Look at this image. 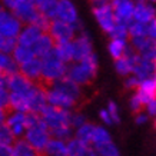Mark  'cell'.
Segmentation results:
<instances>
[{"label": "cell", "instance_id": "6da1fadb", "mask_svg": "<svg viewBox=\"0 0 156 156\" xmlns=\"http://www.w3.org/2000/svg\"><path fill=\"white\" fill-rule=\"evenodd\" d=\"M40 60H42V76H40V80L36 85L42 86V87H44L48 90L52 87L55 80L66 76L67 67H66V63H63L57 57L55 50L48 53L46 56H43Z\"/></svg>", "mask_w": 156, "mask_h": 156}, {"label": "cell", "instance_id": "7a4b0ae2", "mask_svg": "<svg viewBox=\"0 0 156 156\" xmlns=\"http://www.w3.org/2000/svg\"><path fill=\"white\" fill-rule=\"evenodd\" d=\"M96 72H98V59L93 53H90L83 60L69 67L66 76L77 85H89L95 79Z\"/></svg>", "mask_w": 156, "mask_h": 156}, {"label": "cell", "instance_id": "3957f363", "mask_svg": "<svg viewBox=\"0 0 156 156\" xmlns=\"http://www.w3.org/2000/svg\"><path fill=\"white\" fill-rule=\"evenodd\" d=\"M2 5L23 23L32 24L39 16V12L34 6V0H2Z\"/></svg>", "mask_w": 156, "mask_h": 156}, {"label": "cell", "instance_id": "277c9868", "mask_svg": "<svg viewBox=\"0 0 156 156\" xmlns=\"http://www.w3.org/2000/svg\"><path fill=\"white\" fill-rule=\"evenodd\" d=\"M70 112L67 109L56 108L52 105H46L43 110L40 112L43 122L46 123L49 129H55L59 126H65V125H70Z\"/></svg>", "mask_w": 156, "mask_h": 156}, {"label": "cell", "instance_id": "5b68a950", "mask_svg": "<svg viewBox=\"0 0 156 156\" xmlns=\"http://www.w3.org/2000/svg\"><path fill=\"white\" fill-rule=\"evenodd\" d=\"M24 139L37 152H42L44 149L46 143L50 139V133H49V128L46 126V123L43 122V119H40L36 125L26 129V137Z\"/></svg>", "mask_w": 156, "mask_h": 156}, {"label": "cell", "instance_id": "8992f818", "mask_svg": "<svg viewBox=\"0 0 156 156\" xmlns=\"http://www.w3.org/2000/svg\"><path fill=\"white\" fill-rule=\"evenodd\" d=\"M22 22L13 13H10L3 5H0V34L6 37H17Z\"/></svg>", "mask_w": 156, "mask_h": 156}, {"label": "cell", "instance_id": "52a82bcc", "mask_svg": "<svg viewBox=\"0 0 156 156\" xmlns=\"http://www.w3.org/2000/svg\"><path fill=\"white\" fill-rule=\"evenodd\" d=\"M6 87H9L10 92H13V93H19V95L27 98L32 93V90L34 89V83L29 80L20 72H17V73H13L6 77Z\"/></svg>", "mask_w": 156, "mask_h": 156}, {"label": "cell", "instance_id": "ba28073f", "mask_svg": "<svg viewBox=\"0 0 156 156\" xmlns=\"http://www.w3.org/2000/svg\"><path fill=\"white\" fill-rule=\"evenodd\" d=\"M93 14H95L98 23L100 24V27L103 29L106 33H110V30L115 27L116 24V17H115L113 6L110 3H105L102 6L93 7Z\"/></svg>", "mask_w": 156, "mask_h": 156}, {"label": "cell", "instance_id": "9c48e42d", "mask_svg": "<svg viewBox=\"0 0 156 156\" xmlns=\"http://www.w3.org/2000/svg\"><path fill=\"white\" fill-rule=\"evenodd\" d=\"M48 33L52 36L55 42H59V40H72L76 32L70 23L62 22L59 19H53L50 22V27H49Z\"/></svg>", "mask_w": 156, "mask_h": 156}, {"label": "cell", "instance_id": "30bf717a", "mask_svg": "<svg viewBox=\"0 0 156 156\" xmlns=\"http://www.w3.org/2000/svg\"><path fill=\"white\" fill-rule=\"evenodd\" d=\"M112 6H113L116 22L128 26L133 20L135 5H133L132 0H113V2H112Z\"/></svg>", "mask_w": 156, "mask_h": 156}, {"label": "cell", "instance_id": "8fae6325", "mask_svg": "<svg viewBox=\"0 0 156 156\" xmlns=\"http://www.w3.org/2000/svg\"><path fill=\"white\" fill-rule=\"evenodd\" d=\"M52 87L59 90V92H62V93H65V95H67L69 98H72V99L75 100V102H77V103H79V100H80V98H82V92H80L79 85L75 83L72 79H69L67 76H63L60 79L55 80Z\"/></svg>", "mask_w": 156, "mask_h": 156}, {"label": "cell", "instance_id": "7c38bea8", "mask_svg": "<svg viewBox=\"0 0 156 156\" xmlns=\"http://www.w3.org/2000/svg\"><path fill=\"white\" fill-rule=\"evenodd\" d=\"M73 43V60L80 62L85 57H87L92 52V42L86 32H82L80 36L76 39Z\"/></svg>", "mask_w": 156, "mask_h": 156}, {"label": "cell", "instance_id": "4fadbf2b", "mask_svg": "<svg viewBox=\"0 0 156 156\" xmlns=\"http://www.w3.org/2000/svg\"><path fill=\"white\" fill-rule=\"evenodd\" d=\"M62 22L73 24L77 20V12H76L75 5L72 3L70 0H59L56 7V17Z\"/></svg>", "mask_w": 156, "mask_h": 156}, {"label": "cell", "instance_id": "5bb4252c", "mask_svg": "<svg viewBox=\"0 0 156 156\" xmlns=\"http://www.w3.org/2000/svg\"><path fill=\"white\" fill-rule=\"evenodd\" d=\"M46 99H48L49 105L56 106V108L67 109V110L77 105V102H75L72 98H69L67 95L62 93V92H59V90L53 89V87H50V89L46 90Z\"/></svg>", "mask_w": 156, "mask_h": 156}, {"label": "cell", "instance_id": "9a60e30c", "mask_svg": "<svg viewBox=\"0 0 156 156\" xmlns=\"http://www.w3.org/2000/svg\"><path fill=\"white\" fill-rule=\"evenodd\" d=\"M155 69H156V63H155V62L146 60V59L140 57V55H139L136 63L133 65L132 73L136 76L139 80H145V79H151V77H153Z\"/></svg>", "mask_w": 156, "mask_h": 156}, {"label": "cell", "instance_id": "2e32d148", "mask_svg": "<svg viewBox=\"0 0 156 156\" xmlns=\"http://www.w3.org/2000/svg\"><path fill=\"white\" fill-rule=\"evenodd\" d=\"M20 73L24 75L29 80H32L33 83H37L40 80V76H42V60L34 56L29 62L20 65Z\"/></svg>", "mask_w": 156, "mask_h": 156}, {"label": "cell", "instance_id": "e0dca14e", "mask_svg": "<svg viewBox=\"0 0 156 156\" xmlns=\"http://www.w3.org/2000/svg\"><path fill=\"white\" fill-rule=\"evenodd\" d=\"M55 48V40L52 39V36L49 33H42L37 37V40L30 46L32 52L36 57H43L46 56L48 53H50Z\"/></svg>", "mask_w": 156, "mask_h": 156}, {"label": "cell", "instance_id": "ac0fdd59", "mask_svg": "<svg viewBox=\"0 0 156 156\" xmlns=\"http://www.w3.org/2000/svg\"><path fill=\"white\" fill-rule=\"evenodd\" d=\"M156 17V10L147 2H137L133 10V20L140 23H149L152 19Z\"/></svg>", "mask_w": 156, "mask_h": 156}, {"label": "cell", "instance_id": "d6986e66", "mask_svg": "<svg viewBox=\"0 0 156 156\" xmlns=\"http://www.w3.org/2000/svg\"><path fill=\"white\" fill-rule=\"evenodd\" d=\"M66 151H67V156H98L95 149H92L89 145H86L85 142L79 140L77 137L70 139L66 143Z\"/></svg>", "mask_w": 156, "mask_h": 156}, {"label": "cell", "instance_id": "ffe728a7", "mask_svg": "<svg viewBox=\"0 0 156 156\" xmlns=\"http://www.w3.org/2000/svg\"><path fill=\"white\" fill-rule=\"evenodd\" d=\"M6 123L7 126L12 129L14 136H20L23 130H26V126H24V122H26V113L23 112H10L7 116H6Z\"/></svg>", "mask_w": 156, "mask_h": 156}, {"label": "cell", "instance_id": "44dd1931", "mask_svg": "<svg viewBox=\"0 0 156 156\" xmlns=\"http://www.w3.org/2000/svg\"><path fill=\"white\" fill-rule=\"evenodd\" d=\"M136 95L139 96V99L142 100L143 106H145L149 100L156 98V83H155V80H153V77L140 80V83L137 86Z\"/></svg>", "mask_w": 156, "mask_h": 156}, {"label": "cell", "instance_id": "7402d4cb", "mask_svg": "<svg viewBox=\"0 0 156 156\" xmlns=\"http://www.w3.org/2000/svg\"><path fill=\"white\" fill-rule=\"evenodd\" d=\"M42 33H43L42 30H40L39 27H36L34 24H27L23 30H20L19 36H17V44L30 48V46L37 40V37Z\"/></svg>", "mask_w": 156, "mask_h": 156}, {"label": "cell", "instance_id": "603a6c76", "mask_svg": "<svg viewBox=\"0 0 156 156\" xmlns=\"http://www.w3.org/2000/svg\"><path fill=\"white\" fill-rule=\"evenodd\" d=\"M42 153L44 156H67L66 143H65V140L56 139V137L49 139V142L46 143Z\"/></svg>", "mask_w": 156, "mask_h": 156}, {"label": "cell", "instance_id": "cb8c5ba5", "mask_svg": "<svg viewBox=\"0 0 156 156\" xmlns=\"http://www.w3.org/2000/svg\"><path fill=\"white\" fill-rule=\"evenodd\" d=\"M53 50L63 63H69L73 60V43H72V40H59V42H56Z\"/></svg>", "mask_w": 156, "mask_h": 156}, {"label": "cell", "instance_id": "d4e9b609", "mask_svg": "<svg viewBox=\"0 0 156 156\" xmlns=\"http://www.w3.org/2000/svg\"><path fill=\"white\" fill-rule=\"evenodd\" d=\"M9 110L10 112H29V103L27 98L19 93H9Z\"/></svg>", "mask_w": 156, "mask_h": 156}, {"label": "cell", "instance_id": "484cf974", "mask_svg": "<svg viewBox=\"0 0 156 156\" xmlns=\"http://www.w3.org/2000/svg\"><path fill=\"white\" fill-rule=\"evenodd\" d=\"M13 156H40V152L36 151L26 139H19L14 142Z\"/></svg>", "mask_w": 156, "mask_h": 156}, {"label": "cell", "instance_id": "4316f807", "mask_svg": "<svg viewBox=\"0 0 156 156\" xmlns=\"http://www.w3.org/2000/svg\"><path fill=\"white\" fill-rule=\"evenodd\" d=\"M57 2L59 0H34V6L40 13L48 16L49 19H55L56 17Z\"/></svg>", "mask_w": 156, "mask_h": 156}, {"label": "cell", "instance_id": "83f0119b", "mask_svg": "<svg viewBox=\"0 0 156 156\" xmlns=\"http://www.w3.org/2000/svg\"><path fill=\"white\" fill-rule=\"evenodd\" d=\"M17 72H19V66L14 62V59H12L6 53L0 52V73L7 77V76L13 75V73H17Z\"/></svg>", "mask_w": 156, "mask_h": 156}, {"label": "cell", "instance_id": "f1b7e54d", "mask_svg": "<svg viewBox=\"0 0 156 156\" xmlns=\"http://www.w3.org/2000/svg\"><path fill=\"white\" fill-rule=\"evenodd\" d=\"M34 55L32 52V49L27 46H22V44H16V48L13 50V59L17 65H23L30 59H33Z\"/></svg>", "mask_w": 156, "mask_h": 156}, {"label": "cell", "instance_id": "f546056e", "mask_svg": "<svg viewBox=\"0 0 156 156\" xmlns=\"http://www.w3.org/2000/svg\"><path fill=\"white\" fill-rule=\"evenodd\" d=\"M126 40H122V39H112L110 43H109V53H110V56L113 57L115 60L119 59V57H122L125 55V50H126Z\"/></svg>", "mask_w": 156, "mask_h": 156}, {"label": "cell", "instance_id": "4dcf8cb0", "mask_svg": "<svg viewBox=\"0 0 156 156\" xmlns=\"http://www.w3.org/2000/svg\"><path fill=\"white\" fill-rule=\"evenodd\" d=\"M93 129H95V126H93L92 123L85 122L82 126L77 128V135H76V137H77L79 140H82V142H85L86 145H89V143H92Z\"/></svg>", "mask_w": 156, "mask_h": 156}, {"label": "cell", "instance_id": "1f68e13d", "mask_svg": "<svg viewBox=\"0 0 156 156\" xmlns=\"http://www.w3.org/2000/svg\"><path fill=\"white\" fill-rule=\"evenodd\" d=\"M95 152H96V155H99V156H119L118 147L115 146V143H112V140L110 142L95 145Z\"/></svg>", "mask_w": 156, "mask_h": 156}, {"label": "cell", "instance_id": "d6a6232c", "mask_svg": "<svg viewBox=\"0 0 156 156\" xmlns=\"http://www.w3.org/2000/svg\"><path fill=\"white\" fill-rule=\"evenodd\" d=\"M128 33L130 37L147 36V23H140V22L132 20V22L128 24Z\"/></svg>", "mask_w": 156, "mask_h": 156}, {"label": "cell", "instance_id": "836d02e7", "mask_svg": "<svg viewBox=\"0 0 156 156\" xmlns=\"http://www.w3.org/2000/svg\"><path fill=\"white\" fill-rule=\"evenodd\" d=\"M110 142V135L106 129L100 128V126H95L93 129V137H92V143L93 145H99V143Z\"/></svg>", "mask_w": 156, "mask_h": 156}, {"label": "cell", "instance_id": "e575fe53", "mask_svg": "<svg viewBox=\"0 0 156 156\" xmlns=\"http://www.w3.org/2000/svg\"><path fill=\"white\" fill-rule=\"evenodd\" d=\"M14 135L12 129L7 126L6 122L0 123V143H6V145H12L14 142Z\"/></svg>", "mask_w": 156, "mask_h": 156}, {"label": "cell", "instance_id": "d590c367", "mask_svg": "<svg viewBox=\"0 0 156 156\" xmlns=\"http://www.w3.org/2000/svg\"><path fill=\"white\" fill-rule=\"evenodd\" d=\"M110 37L112 39H122V40H126V37L129 36L128 33V26L123 23H119V22H116V24H115V27L110 30Z\"/></svg>", "mask_w": 156, "mask_h": 156}, {"label": "cell", "instance_id": "8d00e7d4", "mask_svg": "<svg viewBox=\"0 0 156 156\" xmlns=\"http://www.w3.org/2000/svg\"><path fill=\"white\" fill-rule=\"evenodd\" d=\"M49 133L53 135V137L56 139H69L72 133V129H70V125H65V126H59V128H55V129H49Z\"/></svg>", "mask_w": 156, "mask_h": 156}, {"label": "cell", "instance_id": "74e56055", "mask_svg": "<svg viewBox=\"0 0 156 156\" xmlns=\"http://www.w3.org/2000/svg\"><path fill=\"white\" fill-rule=\"evenodd\" d=\"M16 48V37H6L2 36L0 37V52L2 53H12Z\"/></svg>", "mask_w": 156, "mask_h": 156}, {"label": "cell", "instance_id": "f35d334b", "mask_svg": "<svg viewBox=\"0 0 156 156\" xmlns=\"http://www.w3.org/2000/svg\"><path fill=\"white\" fill-rule=\"evenodd\" d=\"M50 22H52V19H49L48 16H44V14L39 13V16L36 17V19H34V22L32 24H34L36 27H39L43 32V33H48V32H49V27H50Z\"/></svg>", "mask_w": 156, "mask_h": 156}, {"label": "cell", "instance_id": "ab89813d", "mask_svg": "<svg viewBox=\"0 0 156 156\" xmlns=\"http://www.w3.org/2000/svg\"><path fill=\"white\" fill-rule=\"evenodd\" d=\"M108 112H109V115H110V118H112V122H115V123L120 122V116H119V110H118L116 103H113V102H109Z\"/></svg>", "mask_w": 156, "mask_h": 156}, {"label": "cell", "instance_id": "60d3db41", "mask_svg": "<svg viewBox=\"0 0 156 156\" xmlns=\"http://www.w3.org/2000/svg\"><path fill=\"white\" fill-rule=\"evenodd\" d=\"M142 108H143L142 100L139 99V96L137 95H133L132 99H130V109H132L135 113H139V112L142 110Z\"/></svg>", "mask_w": 156, "mask_h": 156}, {"label": "cell", "instance_id": "b9f144b4", "mask_svg": "<svg viewBox=\"0 0 156 156\" xmlns=\"http://www.w3.org/2000/svg\"><path fill=\"white\" fill-rule=\"evenodd\" d=\"M85 122H86V119H85V116H83V115H80V113L70 115V125H72V126L79 128V126H82Z\"/></svg>", "mask_w": 156, "mask_h": 156}, {"label": "cell", "instance_id": "7bdbcfd3", "mask_svg": "<svg viewBox=\"0 0 156 156\" xmlns=\"http://www.w3.org/2000/svg\"><path fill=\"white\" fill-rule=\"evenodd\" d=\"M147 37H151L156 43V17L147 23Z\"/></svg>", "mask_w": 156, "mask_h": 156}, {"label": "cell", "instance_id": "ee69618b", "mask_svg": "<svg viewBox=\"0 0 156 156\" xmlns=\"http://www.w3.org/2000/svg\"><path fill=\"white\" fill-rule=\"evenodd\" d=\"M139 83H140V80H139L135 75L130 76V77H126V80H125V86H126V89H137Z\"/></svg>", "mask_w": 156, "mask_h": 156}, {"label": "cell", "instance_id": "f6af8a7d", "mask_svg": "<svg viewBox=\"0 0 156 156\" xmlns=\"http://www.w3.org/2000/svg\"><path fill=\"white\" fill-rule=\"evenodd\" d=\"M145 106H146L147 116H156V98H153L152 100H149Z\"/></svg>", "mask_w": 156, "mask_h": 156}, {"label": "cell", "instance_id": "bcb514c9", "mask_svg": "<svg viewBox=\"0 0 156 156\" xmlns=\"http://www.w3.org/2000/svg\"><path fill=\"white\" fill-rule=\"evenodd\" d=\"M0 156H13V147L6 143H0Z\"/></svg>", "mask_w": 156, "mask_h": 156}, {"label": "cell", "instance_id": "7dc6e473", "mask_svg": "<svg viewBox=\"0 0 156 156\" xmlns=\"http://www.w3.org/2000/svg\"><path fill=\"white\" fill-rule=\"evenodd\" d=\"M100 118L103 120L106 125H110L112 123V118H110V115H109L108 110H100Z\"/></svg>", "mask_w": 156, "mask_h": 156}, {"label": "cell", "instance_id": "c3c4849f", "mask_svg": "<svg viewBox=\"0 0 156 156\" xmlns=\"http://www.w3.org/2000/svg\"><path fill=\"white\" fill-rule=\"evenodd\" d=\"M135 120H136L137 125H143V123H145V122L147 120V115H143V113H140V112H139Z\"/></svg>", "mask_w": 156, "mask_h": 156}, {"label": "cell", "instance_id": "681fc988", "mask_svg": "<svg viewBox=\"0 0 156 156\" xmlns=\"http://www.w3.org/2000/svg\"><path fill=\"white\" fill-rule=\"evenodd\" d=\"M90 3L93 5V7H98V6H102L105 3H108L106 0H90Z\"/></svg>", "mask_w": 156, "mask_h": 156}, {"label": "cell", "instance_id": "f907efd6", "mask_svg": "<svg viewBox=\"0 0 156 156\" xmlns=\"http://www.w3.org/2000/svg\"><path fill=\"white\" fill-rule=\"evenodd\" d=\"M153 80H155V83H156V69H155V73H153Z\"/></svg>", "mask_w": 156, "mask_h": 156}, {"label": "cell", "instance_id": "816d5d0a", "mask_svg": "<svg viewBox=\"0 0 156 156\" xmlns=\"http://www.w3.org/2000/svg\"><path fill=\"white\" fill-rule=\"evenodd\" d=\"M137 2H146V0H137ZM149 2H156V0H149Z\"/></svg>", "mask_w": 156, "mask_h": 156}, {"label": "cell", "instance_id": "f5cc1de1", "mask_svg": "<svg viewBox=\"0 0 156 156\" xmlns=\"http://www.w3.org/2000/svg\"><path fill=\"white\" fill-rule=\"evenodd\" d=\"M106 2H113V0H106Z\"/></svg>", "mask_w": 156, "mask_h": 156}, {"label": "cell", "instance_id": "db71d44e", "mask_svg": "<svg viewBox=\"0 0 156 156\" xmlns=\"http://www.w3.org/2000/svg\"><path fill=\"white\" fill-rule=\"evenodd\" d=\"M155 128H156V119H155Z\"/></svg>", "mask_w": 156, "mask_h": 156}, {"label": "cell", "instance_id": "11a10c76", "mask_svg": "<svg viewBox=\"0 0 156 156\" xmlns=\"http://www.w3.org/2000/svg\"><path fill=\"white\" fill-rule=\"evenodd\" d=\"M0 37H2V34H0Z\"/></svg>", "mask_w": 156, "mask_h": 156}, {"label": "cell", "instance_id": "9f6ffc18", "mask_svg": "<svg viewBox=\"0 0 156 156\" xmlns=\"http://www.w3.org/2000/svg\"><path fill=\"white\" fill-rule=\"evenodd\" d=\"M155 10H156V9H155Z\"/></svg>", "mask_w": 156, "mask_h": 156}]
</instances>
